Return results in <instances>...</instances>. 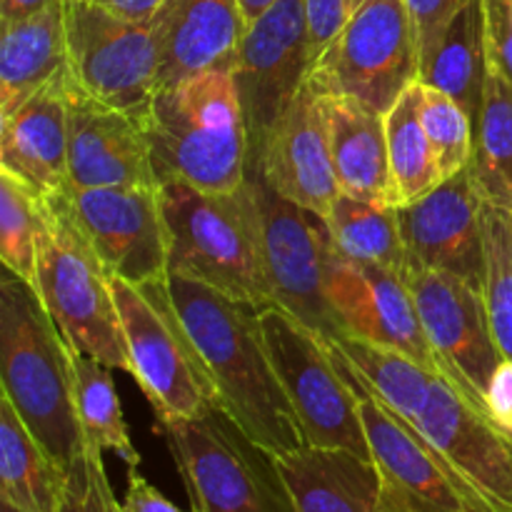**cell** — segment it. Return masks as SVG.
Masks as SVG:
<instances>
[{"label": "cell", "instance_id": "cell-12", "mask_svg": "<svg viewBox=\"0 0 512 512\" xmlns=\"http://www.w3.org/2000/svg\"><path fill=\"white\" fill-rule=\"evenodd\" d=\"M68 73L88 95L148 118L158 80V45L150 23L118 18L90 0H63Z\"/></svg>", "mask_w": 512, "mask_h": 512}, {"label": "cell", "instance_id": "cell-17", "mask_svg": "<svg viewBox=\"0 0 512 512\" xmlns=\"http://www.w3.org/2000/svg\"><path fill=\"white\" fill-rule=\"evenodd\" d=\"M325 295L345 335L410 355L440 375L405 275L350 263L333 248L325 268Z\"/></svg>", "mask_w": 512, "mask_h": 512}, {"label": "cell", "instance_id": "cell-26", "mask_svg": "<svg viewBox=\"0 0 512 512\" xmlns=\"http://www.w3.org/2000/svg\"><path fill=\"white\" fill-rule=\"evenodd\" d=\"M328 345L355 383L363 385L405 423H418L433 393L435 380L440 378L438 373L428 370L410 355L355 335H340L328 340Z\"/></svg>", "mask_w": 512, "mask_h": 512}, {"label": "cell", "instance_id": "cell-25", "mask_svg": "<svg viewBox=\"0 0 512 512\" xmlns=\"http://www.w3.org/2000/svg\"><path fill=\"white\" fill-rule=\"evenodd\" d=\"M68 65L65 3L53 0L28 18L0 23V118L38 93Z\"/></svg>", "mask_w": 512, "mask_h": 512}, {"label": "cell", "instance_id": "cell-6", "mask_svg": "<svg viewBox=\"0 0 512 512\" xmlns=\"http://www.w3.org/2000/svg\"><path fill=\"white\" fill-rule=\"evenodd\" d=\"M113 295L130 355V375L158 420H193L220 408L218 390L190 335L168 278L128 283L113 278Z\"/></svg>", "mask_w": 512, "mask_h": 512}, {"label": "cell", "instance_id": "cell-3", "mask_svg": "<svg viewBox=\"0 0 512 512\" xmlns=\"http://www.w3.org/2000/svg\"><path fill=\"white\" fill-rule=\"evenodd\" d=\"M158 183L235 193L250 165L243 105L230 70H210L155 93L145 118Z\"/></svg>", "mask_w": 512, "mask_h": 512}, {"label": "cell", "instance_id": "cell-34", "mask_svg": "<svg viewBox=\"0 0 512 512\" xmlns=\"http://www.w3.org/2000/svg\"><path fill=\"white\" fill-rule=\"evenodd\" d=\"M485 308L503 358L512 360V210L485 203Z\"/></svg>", "mask_w": 512, "mask_h": 512}, {"label": "cell", "instance_id": "cell-27", "mask_svg": "<svg viewBox=\"0 0 512 512\" xmlns=\"http://www.w3.org/2000/svg\"><path fill=\"white\" fill-rule=\"evenodd\" d=\"M63 488L65 470L0 395V500L23 512H60Z\"/></svg>", "mask_w": 512, "mask_h": 512}, {"label": "cell", "instance_id": "cell-2", "mask_svg": "<svg viewBox=\"0 0 512 512\" xmlns=\"http://www.w3.org/2000/svg\"><path fill=\"white\" fill-rule=\"evenodd\" d=\"M0 385L40 448L68 468L85 448L75 410L73 348L38 290L18 275L0 280Z\"/></svg>", "mask_w": 512, "mask_h": 512}, {"label": "cell", "instance_id": "cell-13", "mask_svg": "<svg viewBox=\"0 0 512 512\" xmlns=\"http://www.w3.org/2000/svg\"><path fill=\"white\" fill-rule=\"evenodd\" d=\"M313 48L305 0H278L248 23L233 60L235 88L250 140V163L270 130L313 73Z\"/></svg>", "mask_w": 512, "mask_h": 512}, {"label": "cell", "instance_id": "cell-9", "mask_svg": "<svg viewBox=\"0 0 512 512\" xmlns=\"http://www.w3.org/2000/svg\"><path fill=\"white\" fill-rule=\"evenodd\" d=\"M260 323L305 445L350 450L370 460L358 393L345 378L328 340L278 305H265Z\"/></svg>", "mask_w": 512, "mask_h": 512}, {"label": "cell", "instance_id": "cell-30", "mask_svg": "<svg viewBox=\"0 0 512 512\" xmlns=\"http://www.w3.org/2000/svg\"><path fill=\"white\" fill-rule=\"evenodd\" d=\"M485 203L512 210V83L488 68L470 160Z\"/></svg>", "mask_w": 512, "mask_h": 512}, {"label": "cell", "instance_id": "cell-14", "mask_svg": "<svg viewBox=\"0 0 512 512\" xmlns=\"http://www.w3.org/2000/svg\"><path fill=\"white\" fill-rule=\"evenodd\" d=\"M408 285L440 375L488 415L485 390L503 360L480 290L435 270H408Z\"/></svg>", "mask_w": 512, "mask_h": 512}, {"label": "cell", "instance_id": "cell-46", "mask_svg": "<svg viewBox=\"0 0 512 512\" xmlns=\"http://www.w3.org/2000/svg\"><path fill=\"white\" fill-rule=\"evenodd\" d=\"M363 3H368V0H350V10H353V13H355V10H358Z\"/></svg>", "mask_w": 512, "mask_h": 512}, {"label": "cell", "instance_id": "cell-43", "mask_svg": "<svg viewBox=\"0 0 512 512\" xmlns=\"http://www.w3.org/2000/svg\"><path fill=\"white\" fill-rule=\"evenodd\" d=\"M50 3L53 0H0V23L28 18V15L38 13V10L48 8Z\"/></svg>", "mask_w": 512, "mask_h": 512}, {"label": "cell", "instance_id": "cell-22", "mask_svg": "<svg viewBox=\"0 0 512 512\" xmlns=\"http://www.w3.org/2000/svg\"><path fill=\"white\" fill-rule=\"evenodd\" d=\"M0 170L13 173L40 198L68 188V65L0 118Z\"/></svg>", "mask_w": 512, "mask_h": 512}, {"label": "cell", "instance_id": "cell-47", "mask_svg": "<svg viewBox=\"0 0 512 512\" xmlns=\"http://www.w3.org/2000/svg\"><path fill=\"white\" fill-rule=\"evenodd\" d=\"M510 13H512V0H510Z\"/></svg>", "mask_w": 512, "mask_h": 512}, {"label": "cell", "instance_id": "cell-10", "mask_svg": "<svg viewBox=\"0 0 512 512\" xmlns=\"http://www.w3.org/2000/svg\"><path fill=\"white\" fill-rule=\"evenodd\" d=\"M420 80V48L405 0H368L315 60L310 83L388 113Z\"/></svg>", "mask_w": 512, "mask_h": 512}, {"label": "cell", "instance_id": "cell-11", "mask_svg": "<svg viewBox=\"0 0 512 512\" xmlns=\"http://www.w3.org/2000/svg\"><path fill=\"white\" fill-rule=\"evenodd\" d=\"M345 378L358 393L370 460L380 478V512H508L465 480L413 425L348 373Z\"/></svg>", "mask_w": 512, "mask_h": 512}, {"label": "cell", "instance_id": "cell-23", "mask_svg": "<svg viewBox=\"0 0 512 512\" xmlns=\"http://www.w3.org/2000/svg\"><path fill=\"white\" fill-rule=\"evenodd\" d=\"M330 153L343 193L370 203L398 205L388 155L385 115L348 95L323 93Z\"/></svg>", "mask_w": 512, "mask_h": 512}, {"label": "cell", "instance_id": "cell-8", "mask_svg": "<svg viewBox=\"0 0 512 512\" xmlns=\"http://www.w3.org/2000/svg\"><path fill=\"white\" fill-rule=\"evenodd\" d=\"M243 193L273 305L288 310L325 340L345 335L325 295L333 240L323 215L275 193L255 170H248Z\"/></svg>", "mask_w": 512, "mask_h": 512}, {"label": "cell", "instance_id": "cell-32", "mask_svg": "<svg viewBox=\"0 0 512 512\" xmlns=\"http://www.w3.org/2000/svg\"><path fill=\"white\" fill-rule=\"evenodd\" d=\"M385 128L398 205L415 203L443 183L430 140L420 123V80L385 113Z\"/></svg>", "mask_w": 512, "mask_h": 512}, {"label": "cell", "instance_id": "cell-15", "mask_svg": "<svg viewBox=\"0 0 512 512\" xmlns=\"http://www.w3.org/2000/svg\"><path fill=\"white\" fill-rule=\"evenodd\" d=\"M75 223L108 273L128 283L168 278V225L160 188H65Z\"/></svg>", "mask_w": 512, "mask_h": 512}, {"label": "cell", "instance_id": "cell-39", "mask_svg": "<svg viewBox=\"0 0 512 512\" xmlns=\"http://www.w3.org/2000/svg\"><path fill=\"white\" fill-rule=\"evenodd\" d=\"M305 10H308L310 48H313V58L318 60L325 48L338 38L353 10H350V0H305Z\"/></svg>", "mask_w": 512, "mask_h": 512}, {"label": "cell", "instance_id": "cell-45", "mask_svg": "<svg viewBox=\"0 0 512 512\" xmlns=\"http://www.w3.org/2000/svg\"><path fill=\"white\" fill-rule=\"evenodd\" d=\"M0 512H23V510L13 508V505H8V503H3V500H0Z\"/></svg>", "mask_w": 512, "mask_h": 512}, {"label": "cell", "instance_id": "cell-29", "mask_svg": "<svg viewBox=\"0 0 512 512\" xmlns=\"http://www.w3.org/2000/svg\"><path fill=\"white\" fill-rule=\"evenodd\" d=\"M323 218L335 253L345 260L408 275V253L400 233L398 205L370 203L340 193Z\"/></svg>", "mask_w": 512, "mask_h": 512}, {"label": "cell", "instance_id": "cell-4", "mask_svg": "<svg viewBox=\"0 0 512 512\" xmlns=\"http://www.w3.org/2000/svg\"><path fill=\"white\" fill-rule=\"evenodd\" d=\"M113 275L75 223L65 193L43 198L35 285L75 353L130 375V355L113 295Z\"/></svg>", "mask_w": 512, "mask_h": 512}, {"label": "cell", "instance_id": "cell-37", "mask_svg": "<svg viewBox=\"0 0 512 512\" xmlns=\"http://www.w3.org/2000/svg\"><path fill=\"white\" fill-rule=\"evenodd\" d=\"M413 18L415 33H418V48H420V68L428 63L430 55L438 48L440 38L448 30L450 20L455 18L460 8L468 0H405Z\"/></svg>", "mask_w": 512, "mask_h": 512}, {"label": "cell", "instance_id": "cell-24", "mask_svg": "<svg viewBox=\"0 0 512 512\" xmlns=\"http://www.w3.org/2000/svg\"><path fill=\"white\" fill-rule=\"evenodd\" d=\"M295 512H380L373 460L350 450L303 448L278 458Z\"/></svg>", "mask_w": 512, "mask_h": 512}, {"label": "cell", "instance_id": "cell-16", "mask_svg": "<svg viewBox=\"0 0 512 512\" xmlns=\"http://www.w3.org/2000/svg\"><path fill=\"white\" fill-rule=\"evenodd\" d=\"M398 218L408 270L455 275L483 293L485 198L470 165L415 203L398 205Z\"/></svg>", "mask_w": 512, "mask_h": 512}, {"label": "cell", "instance_id": "cell-21", "mask_svg": "<svg viewBox=\"0 0 512 512\" xmlns=\"http://www.w3.org/2000/svg\"><path fill=\"white\" fill-rule=\"evenodd\" d=\"M160 88L233 68L245 23L238 0H165L150 20Z\"/></svg>", "mask_w": 512, "mask_h": 512}, {"label": "cell", "instance_id": "cell-41", "mask_svg": "<svg viewBox=\"0 0 512 512\" xmlns=\"http://www.w3.org/2000/svg\"><path fill=\"white\" fill-rule=\"evenodd\" d=\"M120 512H183L173 500L165 498L138 470H128V490L120 503Z\"/></svg>", "mask_w": 512, "mask_h": 512}, {"label": "cell", "instance_id": "cell-1", "mask_svg": "<svg viewBox=\"0 0 512 512\" xmlns=\"http://www.w3.org/2000/svg\"><path fill=\"white\" fill-rule=\"evenodd\" d=\"M168 288L208 365L220 408L275 458L303 448V430L265 343L263 308L180 275H168Z\"/></svg>", "mask_w": 512, "mask_h": 512}, {"label": "cell", "instance_id": "cell-20", "mask_svg": "<svg viewBox=\"0 0 512 512\" xmlns=\"http://www.w3.org/2000/svg\"><path fill=\"white\" fill-rule=\"evenodd\" d=\"M413 428L480 493L512 512V435L490 415L438 378Z\"/></svg>", "mask_w": 512, "mask_h": 512}, {"label": "cell", "instance_id": "cell-5", "mask_svg": "<svg viewBox=\"0 0 512 512\" xmlns=\"http://www.w3.org/2000/svg\"><path fill=\"white\" fill-rule=\"evenodd\" d=\"M190 512H295L278 458L223 408L203 418L158 420Z\"/></svg>", "mask_w": 512, "mask_h": 512}, {"label": "cell", "instance_id": "cell-40", "mask_svg": "<svg viewBox=\"0 0 512 512\" xmlns=\"http://www.w3.org/2000/svg\"><path fill=\"white\" fill-rule=\"evenodd\" d=\"M485 405L495 425L512 435V360L503 358L485 390Z\"/></svg>", "mask_w": 512, "mask_h": 512}, {"label": "cell", "instance_id": "cell-7", "mask_svg": "<svg viewBox=\"0 0 512 512\" xmlns=\"http://www.w3.org/2000/svg\"><path fill=\"white\" fill-rule=\"evenodd\" d=\"M160 203L168 225V275L198 280L260 308L273 305L243 188L220 195L173 180L160 185Z\"/></svg>", "mask_w": 512, "mask_h": 512}, {"label": "cell", "instance_id": "cell-36", "mask_svg": "<svg viewBox=\"0 0 512 512\" xmlns=\"http://www.w3.org/2000/svg\"><path fill=\"white\" fill-rule=\"evenodd\" d=\"M60 512H120L100 450L85 445L65 468Z\"/></svg>", "mask_w": 512, "mask_h": 512}, {"label": "cell", "instance_id": "cell-19", "mask_svg": "<svg viewBox=\"0 0 512 512\" xmlns=\"http://www.w3.org/2000/svg\"><path fill=\"white\" fill-rule=\"evenodd\" d=\"M248 170L260 173L275 193L318 215L328 213L333 200L343 193L330 153L323 98L310 78L280 115Z\"/></svg>", "mask_w": 512, "mask_h": 512}, {"label": "cell", "instance_id": "cell-31", "mask_svg": "<svg viewBox=\"0 0 512 512\" xmlns=\"http://www.w3.org/2000/svg\"><path fill=\"white\" fill-rule=\"evenodd\" d=\"M75 370V410L83 430L85 445L100 453H115L128 470H138L140 453L130 440V430L125 425L123 405L115 390L113 375L105 363L73 350Z\"/></svg>", "mask_w": 512, "mask_h": 512}, {"label": "cell", "instance_id": "cell-44", "mask_svg": "<svg viewBox=\"0 0 512 512\" xmlns=\"http://www.w3.org/2000/svg\"><path fill=\"white\" fill-rule=\"evenodd\" d=\"M238 3H240V10H243L245 23H253L255 18H260V15L265 13V10L273 8L278 0H238Z\"/></svg>", "mask_w": 512, "mask_h": 512}, {"label": "cell", "instance_id": "cell-28", "mask_svg": "<svg viewBox=\"0 0 512 512\" xmlns=\"http://www.w3.org/2000/svg\"><path fill=\"white\" fill-rule=\"evenodd\" d=\"M488 80L483 0H468L450 20L438 48L420 68V83L443 90L478 120Z\"/></svg>", "mask_w": 512, "mask_h": 512}, {"label": "cell", "instance_id": "cell-35", "mask_svg": "<svg viewBox=\"0 0 512 512\" xmlns=\"http://www.w3.org/2000/svg\"><path fill=\"white\" fill-rule=\"evenodd\" d=\"M420 123L433 148L440 178L465 170L475 153V120L443 90L420 83Z\"/></svg>", "mask_w": 512, "mask_h": 512}, {"label": "cell", "instance_id": "cell-33", "mask_svg": "<svg viewBox=\"0 0 512 512\" xmlns=\"http://www.w3.org/2000/svg\"><path fill=\"white\" fill-rule=\"evenodd\" d=\"M43 198L8 170H0V260L5 270L35 285Z\"/></svg>", "mask_w": 512, "mask_h": 512}, {"label": "cell", "instance_id": "cell-38", "mask_svg": "<svg viewBox=\"0 0 512 512\" xmlns=\"http://www.w3.org/2000/svg\"><path fill=\"white\" fill-rule=\"evenodd\" d=\"M488 68L512 83V13L510 0H483Z\"/></svg>", "mask_w": 512, "mask_h": 512}, {"label": "cell", "instance_id": "cell-42", "mask_svg": "<svg viewBox=\"0 0 512 512\" xmlns=\"http://www.w3.org/2000/svg\"><path fill=\"white\" fill-rule=\"evenodd\" d=\"M118 18L133 20V23H150L165 0H90Z\"/></svg>", "mask_w": 512, "mask_h": 512}, {"label": "cell", "instance_id": "cell-18", "mask_svg": "<svg viewBox=\"0 0 512 512\" xmlns=\"http://www.w3.org/2000/svg\"><path fill=\"white\" fill-rule=\"evenodd\" d=\"M160 188L145 123L100 103L68 73V188Z\"/></svg>", "mask_w": 512, "mask_h": 512}]
</instances>
